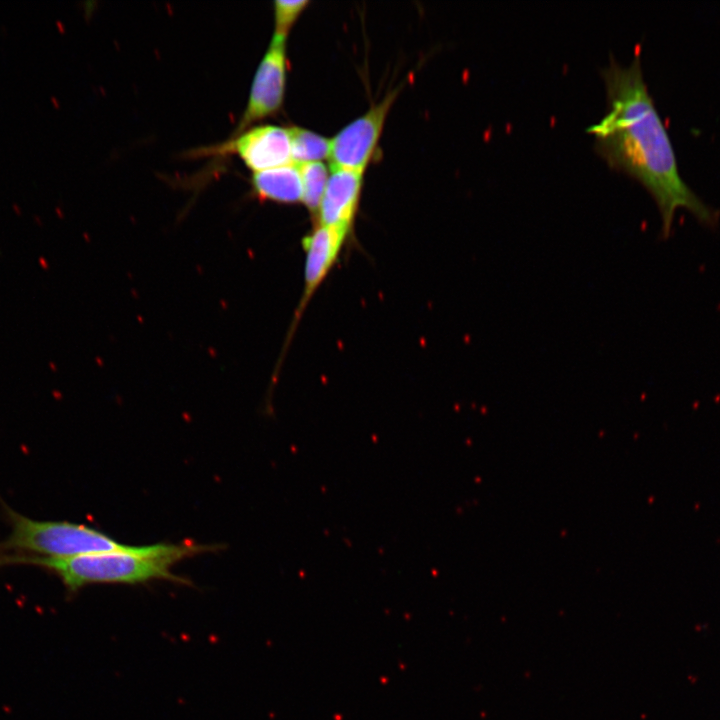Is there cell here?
I'll return each mask as SVG.
<instances>
[{"label":"cell","instance_id":"cell-1","mask_svg":"<svg viewBox=\"0 0 720 720\" xmlns=\"http://www.w3.org/2000/svg\"><path fill=\"white\" fill-rule=\"evenodd\" d=\"M609 105L605 116L587 131L595 150L613 169L639 181L656 202L664 235L680 208L712 225L717 214L683 180L667 129L645 83L636 55L623 66L610 58L601 70Z\"/></svg>","mask_w":720,"mask_h":720},{"label":"cell","instance_id":"cell-2","mask_svg":"<svg viewBox=\"0 0 720 720\" xmlns=\"http://www.w3.org/2000/svg\"><path fill=\"white\" fill-rule=\"evenodd\" d=\"M194 543L131 546L124 550L95 553L67 559H23L17 565H32L55 574L69 593L91 584H139L151 580L186 583L171 567L186 557L208 550Z\"/></svg>","mask_w":720,"mask_h":720},{"label":"cell","instance_id":"cell-3","mask_svg":"<svg viewBox=\"0 0 720 720\" xmlns=\"http://www.w3.org/2000/svg\"><path fill=\"white\" fill-rule=\"evenodd\" d=\"M2 508L11 530L0 542V567L28 558L67 559L130 547L86 525L32 519L5 502Z\"/></svg>","mask_w":720,"mask_h":720},{"label":"cell","instance_id":"cell-4","mask_svg":"<svg viewBox=\"0 0 720 720\" xmlns=\"http://www.w3.org/2000/svg\"><path fill=\"white\" fill-rule=\"evenodd\" d=\"M286 71V37L274 35L256 70L246 108L233 135L279 110L284 98Z\"/></svg>","mask_w":720,"mask_h":720},{"label":"cell","instance_id":"cell-5","mask_svg":"<svg viewBox=\"0 0 720 720\" xmlns=\"http://www.w3.org/2000/svg\"><path fill=\"white\" fill-rule=\"evenodd\" d=\"M396 94L397 90L390 92L331 140L329 157L332 167L364 171L375 152L385 118Z\"/></svg>","mask_w":720,"mask_h":720},{"label":"cell","instance_id":"cell-6","mask_svg":"<svg viewBox=\"0 0 720 720\" xmlns=\"http://www.w3.org/2000/svg\"><path fill=\"white\" fill-rule=\"evenodd\" d=\"M232 136L209 153L236 154L254 173L292 163L289 129L261 125Z\"/></svg>","mask_w":720,"mask_h":720},{"label":"cell","instance_id":"cell-7","mask_svg":"<svg viewBox=\"0 0 720 720\" xmlns=\"http://www.w3.org/2000/svg\"><path fill=\"white\" fill-rule=\"evenodd\" d=\"M351 230L345 227L318 223L302 240L305 253L304 286L295 316L290 339L309 301L336 264Z\"/></svg>","mask_w":720,"mask_h":720},{"label":"cell","instance_id":"cell-8","mask_svg":"<svg viewBox=\"0 0 720 720\" xmlns=\"http://www.w3.org/2000/svg\"><path fill=\"white\" fill-rule=\"evenodd\" d=\"M363 172L332 167L317 218L318 223L352 230L358 209Z\"/></svg>","mask_w":720,"mask_h":720},{"label":"cell","instance_id":"cell-9","mask_svg":"<svg viewBox=\"0 0 720 720\" xmlns=\"http://www.w3.org/2000/svg\"><path fill=\"white\" fill-rule=\"evenodd\" d=\"M251 185L260 200L285 204L302 201L300 170L294 163L253 173Z\"/></svg>","mask_w":720,"mask_h":720},{"label":"cell","instance_id":"cell-10","mask_svg":"<svg viewBox=\"0 0 720 720\" xmlns=\"http://www.w3.org/2000/svg\"><path fill=\"white\" fill-rule=\"evenodd\" d=\"M289 130L292 163L302 165L319 162L330 156L331 140L300 127H292Z\"/></svg>","mask_w":720,"mask_h":720},{"label":"cell","instance_id":"cell-11","mask_svg":"<svg viewBox=\"0 0 720 720\" xmlns=\"http://www.w3.org/2000/svg\"><path fill=\"white\" fill-rule=\"evenodd\" d=\"M302 180V202L316 216L328 181V172L320 162L298 165Z\"/></svg>","mask_w":720,"mask_h":720},{"label":"cell","instance_id":"cell-12","mask_svg":"<svg viewBox=\"0 0 720 720\" xmlns=\"http://www.w3.org/2000/svg\"><path fill=\"white\" fill-rule=\"evenodd\" d=\"M309 2L307 0L285 1L277 0L274 2L275 15V33L274 35L286 37L290 27L296 21L297 17L304 10Z\"/></svg>","mask_w":720,"mask_h":720}]
</instances>
